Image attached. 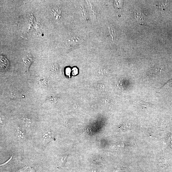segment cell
<instances>
[{
	"label": "cell",
	"instance_id": "cell-1",
	"mask_svg": "<svg viewBox=\"0 0 172 172\" xmlns=\"http://www.w3.org/2000/svg\"><path fill=\"white\" fill-rule=\"evenodd\" d=\"M68 43L71 46L75 47L81 44V40L77 37H72L68 40Z\"/></svg>",
	"mask_w": 172,
	"mask_h": 172
},
{
	"label": "cell",
	"instance_id": "cell-2",
	"mask_svg": "<svg viewBox=\"0 0 172 172\" xmlns=\"http://www.w3.org/2000/svg\"><path fill=\"white\" fill-rule=\"evenodd\" d=\"M9 67V63L7 59L4 57L1 56V69L4 71L8 70Z\"/></svg>",
	"mask_w": 172,
	"mask_h": 172
},
{
	"label": "cell",
	"instance_id": "cell-3",
	"mask_svg": "<svg viewBox=\"0 0 172 172\" xmlns=\"http://www.w3.org/2000/svg\"><path fill=\"white\" fill-rule=\"evenodd\" d=\"M134 15L135 19L138 23L143 24L145 22V18L141 12L139 11H135Z\"/></svg>",
	"mask_w": 172,
	"mask_h": 172
},
{
	"label": "cell",
	"instance_id": "cell-4",
	"mask_svg": "<svg viewBox=\"0 0 172 172\" xmlns=\"http://www.w3.org/2000/svg\"><path fill=\"white\" fill-rule=\"evenodd\" d=\"M43 138L44 139V143L47 144L48 142H50L53 140V137H52L51 132H46L44 134L43 136Z\"/></svg>",
	"mask_w": 172,
	"mask_h": 172
},
{
	"label": "cell",
	"instance_id": "cell-5",
	"mask_svg": "<svg viewBox=\"0 0 172 172\" xmlns=\"http://www.w3.org/2000/svg\"><path fill=\"white\" fill-rule=\"evenodd\" d=\"M169 4L168 1H160L158 2V7L159 10H164L167 7Z\"/></svg>",
	"mask_w": 172,
	"mask_h": 172
},
{
	"label": "cell",
	"instance_id": "cell-6",
	"mask_svg": "<svg viewBox=\"0 0 172 172\" xmlns=\"http://www.w3.org/2000/svg\"><path fill=\"white\" fill-rule=\"evenodd\" d=\"M122 1H114V5L115 7L118 11H120L122 8Z\"/></svg>",
	"mask_w": 172,
	"mask_h": 172
},
{
	"label": "cell",
	"instance_id": "cell-7",
	"mask_svg": "<svg viewBox=\"0 0 172 172\" xmlns=\"http://www.w3.org/2000/svg\"><path fill=\"white\" fill-rule=\"evenodd\" d=\"M21 172H34L33 169L31 168L30 167H26L21 169Z\"/></svg>",
	"mask_w": 172,
	"mask_h": 172
},
{
	"label": "cell",
	"instance_id": "cell-8",
	"mask_svg": "<svg viewBox=\"0 0 172 172\" xmlns=\"http://www.w3.org/2000/svg\"><path fill=\"white\" fill-rule=\"evenodd\" d=\"M67 156V155L64 156H63L60 162V167H63L65 164Z\"/></svg>",
	"mask_w": 172,
	"mask_h": 172
},
{
	"label": "cell",
	"instance_id": "cell-9",
	"mask_svg": "<svg viewBox=\"0 0 172 172\" xmlns=\"http://www.w3.org/2000/svg\"><path fill=\"white\" fill-rule=\"evenodd\" d=\"M23 61L25 64L26 63L25 65L27 67H29L31 63V60H29V58H26Z\"/></svg>",
	"mask_w": 172,
	"mask_h": 172
},
{
	"label": "cell",
	"instance_id": "cell-10",
	"mask_svg": "<svg viewBox=\"0 0 172 172\" xmlns=\"http://www.w3.org/2000/svg\"><path fill=\"white\" fill-rule=\"evenodd\" d=\"M16 132L19 135V136L21 138H23L24 136V133L21 132L19 128L16 130Z\"/></svg>",
	"mask_w": 172,
	"mask_h": 172
},
{
	"label": "cell",
	"instance_id": "cell-11",
	"mask_svg": "<svg viewBox=\"0 0 172 172\" xmlns=\"http://www.w3.org/2000/svg\"><path fill=\"white\" fill-rule=\"evenodd\" d=\"M57 69V66L55 65L52 66L51 68V70L52 72L56 71Z\"/></svg>",
	"mask_w": 172,
	"mask_h": 172
},
{
	"label": "cell",
	"instance_id": "cell-12",
	"mask_svg": "<svg viewBox=\"0 0 172 172\" xmlns=\"http://www.w3.org/2000/svg\"><path fill=\"white\" fill-rule=\"evenodd\" d=\"M78 73V70L76 68H74L72 69V74L74 75H76Z\"/></svg>",
	"mask_w": 172,
	"mask_h": 172
},
{
	"label": "cell",
	"instance_id": "cell-13",
	"mask_svg": "<svg viewBox=\"0 0 172 172\" xmlns=\"http://www.w3.org/2000/svg\"><path fill=\"white\" fill-rule=\"evenodd\" d=\"M23 121L27 124H30L31 123L30 120L27 118H23Z\"/></svg>",
	"mask_w": 172,
	"mask_h": 172
},
{
	"label": "cell",
	"instance_id": "cell-14",
	"mask_svg": "<svg viewBox=\"0 0 172 172\" xmlns=\"http://www.w3.org/2000/svg\"><path fill=\"white\" fill-rule=\"evenodd\" d=\"M11 96L14 97H15L17 95V93L15 91H13L12 92V93H11Z\"/></svg>",
	"mask_w": 172,
	"mask_h": 172
},
{
	"label": "cell",
	"instance_id": "cell-15",
	"mask_svg": "<svg viewBox=\"0 0 172 172\" xmlns=\"http://www.w3.org/2000/svg\"><path fill=\"white\" fill-rule=\"evenodd\" d=\"M71 72V71H70V68H67L66 70V73H68V75L69 74H70V73Z\"/></svg>",
	"mask_w": 172,
	"mask_h": 172
},
{
	"label": "cell",
	"instance_id": "cell-16",
	"mask_svg": "<svg viewBox=\"0 0 172 172\" xmlns=\"http://www.w3.org/2000/svg\"><path fill=\"white\" fill-rule=\"evenodd\" d=\"M12 156L10 158V159H9V160L8 161H7V162H5L3 164H2V165H1V166H3V165H5L7 164L9 162H10V160L12 159Z\"/></svg>",
	"mask_w": 172,
	"mask_h": 172
}]
</instances>
